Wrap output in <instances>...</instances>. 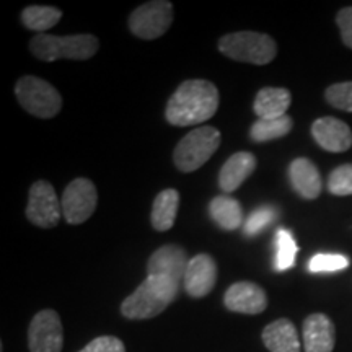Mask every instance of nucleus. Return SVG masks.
I'll return each instance as SVG.
<instances>
[{"instance_id":"7","label":"nucleus","mask_w":352,"mask_h":352,"mask_svg":"<svg viewBox=\"0 0 352 352\" xmlns=\"http://www.w3.org/2000/svg\"><path fill=\"white\" fill-rule=\"evenodd\" d=\"M173 21V6L168 0L142 3L129 16V30L140 39H157L168 32Z\"/></svg>"},{"instance_id":"21","label":"nucleus","mask_w":352,"mask_h":352,"mask_svg":"<svg viewBox=\"0 0 352 352\" xmlns=\"http://www.w3.org/2000/svg\"><path fill=\"white\" fill-rule=\"evenodd\" d=\"M179 208V192L173 188L164 189L155 197L152 206V226L158 232H166L173 227Z\"/></svg>"},{"instance_id":"19","label":"nucleus","mask_w":352,"mask_h":352,"mask_svg":"<svg viewBox=\"0 0 352 352\" xmlns=\"http://www.w3.org/2000/svg\"><path fill=\"white\" fill-rule=\"evenodd\" d=\"M292 101V95L287 88L266 87L258 91L254 98L253 109L256 113L258 120H277L285 116Z\"/></svg>"},{"instance_id":"12","label":"nucleus","mask_w":352,"mask_h":352,"mask_svg":"<svg viewBox=\"0 0 352 352\" xmlns=\"http://www.w3.org/2000/svg\"><path fill=\"white\" fill-rule=\"evenodd\" d=\"M188 264V254L182 246L165 245L148 258L147 272L148 276H164L179 284L186 274Z\"/></svg>"},{"instance_id":"26","label":"nucleus","mask_w":352,"mask_h":352,"mask_svg":"<svg viewBox=\"0 0 352 352\" xmlns=\"http://www.w3.org/2000/svg\"><path fill=\"white\" fill-rule=\"evenodd\" d=\"M277 215V210L276 208H272V206H261V208L254 209L252 214L248 215V219H246L245 222V235L246 236H254L258 235V233H261L264 228H266L272 220L276 219Z\"/></svg>"},{"instance_id":"2","label":"nucleus","mask_w":352,"mask_h":352,"mask_svg":"<svg viewBox=\"0 0 352 352\" xmlns=\"http://www.w3.org/2000/svg\"><path fill=\"white\" fill-rule=\"evenodd\" d=\"M179 284L164 276H147L122 302L121 314L129 320H148L160 315L176 298Z\"/></svg>"},{"instance_id":"5","label":"nucleus","mask_w":352,"mask_h":352,"mask_svg":"<svg viewBox=\"0 0 352 352\" xmlns=\"http://www.w3.org/2000/svg\"><path fill=\"white\" fill-rule=\"evenodd\" d=\"M222 135L215 127L202 126L191 131L179 140L173 152L176 168L183 173H191L201 168L219 148Z\"/></svg>"},{"instance_id":"18","label":"nucleus","mask_w":352,"mask_h":352,"mask_svg":"<svg viewBox=\"0 0 352 352\" xmlns=\"http://www.w3.org/2000/svg\"><path fill=\"white\" fill-rule=\"evenodd\" d=\"M263 342L270 352H300V340L294 323L287 318L272 321L263 329Z\"/></svg>"},{"instance_id":"15","label":"nucleus","mask_w":352,"mask_h":352,"mask_svg":"<svg viewBox=\"0 0 352 352\" xmlns=\"http://www.w3.org/2000/svg\"><path fill=\"white\" fill-rule=\"evenodd\" d=\"M305 352H333L336 334L333 321L323 314H314L303 321Z\"/></svg>"},{"instance_id":"4","label":"nucleus","mask_w":352,"mask_h":352,"mask_svg":"<svg viewBox=\"0 0 352 352\" xmlns=\"http://www.w3.org/2000/svg\"><path fill=\"white\" fill-rule=\"evenodd\" d=\"M219 51L228 59L266 65L274 60L277 44L274 39L258 32H236L219 39Z\"/></svg>"},{"instance_id":"23","label":"nucleus","mask_w":352,"mask_h":352,"mask_svg":"<svg viewBox=\"0 0 352 352\" xmlns=\"http://www.w3.org/2000/svg\"><path fill=\"white\" fill-rule=\"evenodd\" d=\"M292 118L285 116L277 118V120H258L250 129V138L254 142H270L287 135L292 131Z\"/></svg>"},{"instance_id":"3","label":"nucleus","mask_w":352,"mask_h":352,"mask_svg":"<svg viewBox=\"0 0 352 352\" xmlns=\"http://www.w3.org/2000/svg\"><path fill=\"white\" fill-rule=\"evenodd\" d=\"M100 47L98 38L94 34H74V36H52V34H36L30 41V51L34 57L44 63L57 59L85 60L96 54Z\"/></svg>"},{"instance_id":"8","label":"nucleus","mask_w":352,"mask_h":352,"mask_svg":"<svg viewBox=\"0 0 352 352\" xmlns=\"http://www.w3.org/2000/svg\"><path fill=\"white\" fill-rule=\"evenodd\" d=\"M60 217H63V204L57 199L52 184L43 179L33 183L28 195L26 219L36 227L52 228L59 223Z\"/></svg>"},{"instance_id":"10","label":"nucleus","mask_w":352,"mask_h":352,"mask_svg":"<svg viewBox=\"0 0 352 352\" xmlns=\"http://www.w3.org/2000/svg\"><path fill=\"white\" fill-rule=\"evenodd\" d=\"M64 331L59 315L54 310H43L32 320L28 329L30 352H60Z\"/></svg>"},{"instance_id":"28","label":"nucleus","mask_w":352,"mask_h":352,"mask_svg":"<svg viewBox=\"0 0 352 352\" xmlns=\"http://www.w3.org/2000/svg\"><path fill=\"white\" fill-rule=\"evenodd\" d=\"M328 189L334 196L352 195V164L338 166L328 178Z\"/></svg>"},{"instance_id":"20","label":"nucleus","mask_w":352,"mask_h":352,"mask_svg":"<svg viewBox=\"0 0 352 352\" xmlns=\"http://www.w3.org/2000/svg\"><path fill=\"white\" fill-rule=\"evenodd\" d=\"M209 215L223 230H236L243 223V209L230 196H215L209 204Z\"/></svg>"},{"instance_id":"13","label":"nucleus","mask_w":352,"mask_h":352,"mask_svg":"<svg viewBox=\"0 0 352 352\" xmlns=\"http://www.w3.org/2000/svg\"><path fill=\"white\" fill-rule=\"evenodd\" d=\"M311 135L321 148L328 152L341 153L352 147V131L344 121L327 116L311 124Z\"/></svg>"},{"instance_id":"27","label":"nucleus","mask_w":352,"mask_h":352,"mask_svg":"<svg viewBox=\"0 0 352 352\" xmlns=\"http://www.w3.org/2000/svg\"><path fill=\"white\" fill-rule=\"evenodd\" d=\"M324 98L331 107L352 113V82L333 83L324 91Z\"/></svg>"},{"instance_id":"16","label":"nucleus","mask_w":352,"mask_h":352,"mask_svg":"<svg viewBox=\"0 0 352 352\" xmlns=\"http://www.w3.org/2000/svg\"><path fill=\"white\" fill-rule=\"evenodd\" d=\"M256 170V158L250 152H239L223 164L219 173V186L223 192L236 191Z\"/></svg>"},{"instance_id":"9","label":"nucleus","mask_w":352,"mask_h":352,"mask_svg":"<svg viewBox=\"0 0 352 352\" xmlns=\"http://www.w3.org/2000/svg\"><path fill=\"white\" fill-rule=\"evenodd\" d=\"M63 217L72 226L87 222L98 204L95 184L87 178H77L65 188L63 199Z\"/></svg>"},{"instance_id":"30","label":"nucleus","mask_w":352,"mask_h":352,"mask_svg":"<svg viewBox=\"0 0 352 352\" xmlns=\"http://www.w3.org/2000/svg\"><path fill=\"white\" fill-rule=\"evenodd\" d=\"M336 23L340 26L342 43L352 50V7H346L340 10L336 16Z\"/></svg>"},{"instance_id":"6","label":"nucleus","mask_w":352,"mask_h":352,"mask_svg":"<svg viewBox=\"0 0 352 352\" xmlns=\"http://www.w3.org/2000/svg\"><path fill=\"white\" fill-rule=\"evenodd\" d=\"M15 95L26 111L43 120L54 118L63 108L59 91L50 82L39 77H21L15 85Z\"/></svg>"},{"instance_id":"22","label":"nucleus","mask_w":352,"mask_h":352,"mask_svg":"<svg viewBox=\"0 0 352 352\" xmlns=\"http://www.w3.org/2000/svg\"><path fill=\"white\" fill-rule=\"evenodd\" d=\"M60 19H63V12L56 7L30 6L21 12V23L38 34L51 30L52 26L59 23Z\"/></svg>"},{"instance_id":"25","label":"nucleus","mask_w":352,"mask_h":352,"mask_svg":"<svg viewBox=\"0 0 352 352\" xmlns=\"http://www.w3.org/2000/svg\"><path fill=\"white\" fill-rule=\"evenodd\" d=\"M349 266V258L344 254L318 253L308 261V271L310 272H336L342 271Z\"/></svg>"},{"instance_id":"11","label":"nucleus","mask_w":352,"mask_h":352,"mask_svg":"<svg viewBox=\"0 0 352 352\" xmlns=\"http://www.w3.org/2000/svg\"><path fill=\"white\" fill-rule=\"evenodd\" d=\"M217 280V264L208 253H199L189 259L183 284L184 290L195 298H202L212 292Z\"/></svg>"},{"instance_id":"17","label":"nucleus","mask_w":352,"mask_h":352,"mask_svg":"<svg viewBox=\"0 0 352 352\" xmlns=\"http://www.w3.org/2000/svg\"><path fill=\"white\" fill-rule=\"evenodd\" d=\"M292 188L303 199H316L321 195V176L315 164L308 158H296L289 166Z\"/></svg>"},{"instance_id":"24","label":"nucleus","mask_w":352,"mask_h":352,"mask_svg":"<svg viewBox=\"0 0 352 352\" xmlns=\"http://www.w3.org/2000/svg\"><path fill=\"white\" fill-rule=\"evenodd\" d=\"M298 246L294 240L292 233L285 228H280L276 233V259L274 267L276 271H287L296 264V254Z\"/></svg>"},{"instance_id":"14","label":"nucleus","mask_w":352,"mask_h":352,"mask_svg":"<svg viewBox=\"0 0 352 352\" xmlns=\"http://www.w3.org/2000/svg\"><path fill=\"white\" fill-rule=\"evenodd\" d=\"M223 303L230 311L245 315L263 314L267 307L266 292L253 283H236L228 287Z\"/></svg>"},{"instance_id":"1","label":"nucleus","mask_w":352,"mask_h":352,"mask_svg":"<svg viewBox=\"0 0 352 352\" xmlns=\"http://www.w3.org/2000/svg\"><path fill=\"white\" fill-rule=\"evenodd\" d=\"M219 90L209 80H186L166 103L165 118L171 126L202 124L217 113Z\"/></svg>"},{"instance_id":"29","label":"nucleus","mask_w":352,"mask_h":352,"mask_svg":"<svg viewBox=\"0 0 352 352\" xmlns=\"http://www.w3.org/2000/svg\"><path fill=\"white\" fill-rule=\"evenodd\" d=\"M80 352H126V347L118 338L100 336L83 347Z\"/></svg>"}]
</instances>
